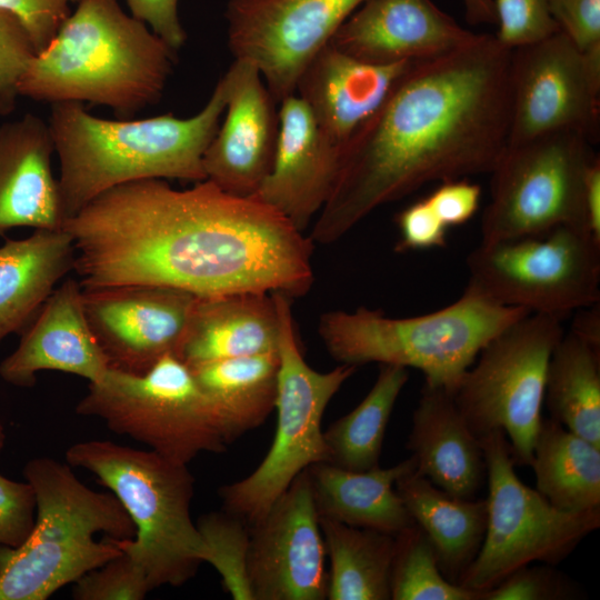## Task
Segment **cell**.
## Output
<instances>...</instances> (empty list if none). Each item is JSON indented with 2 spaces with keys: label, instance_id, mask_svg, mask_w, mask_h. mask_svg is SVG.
<instances>
[{
  "label": "cell",
  "instance_id": "6da1fadb",
  "mask_svg": "<svg viewBox=\"0 0 600 600\" xmlns=\"http://www.w3.org/2000/svg\"><path fill=\"white\" fill-rule=\"evenodd\" d=\"M82 289L150 284L196 297L283 292L313 281V241L256 197L209 180L184 190L164 179L116 186L68 219Z\"/></svg>",
  "mask_w": 600,
  "mask_h": 600
},
{
  "label": "cell",
  "instance_id": "7a4b0ae2",
  "mask_svg": "<svg viewBox=\"0 0 600 600\" xmlns=\"http://www.w3.org/2000/svg\"><path fill=\"white\" fill-rule=\"evenodd\" d=\"M511 54L483 33L413 61L346 146L311 240L333 243L427 183L490 173L509 140Z\"/></svg>",
  "mask_w": 600,
  "mask_h": 600
},
{
  "label": "cell",
  "instance_id": "3957f363",
  "mask_svg": "<svg viewBox=\"0 0 600 600\" xmlns=\"http://www.w3.org/2000/svg\"><path fill=\"white\" fill-rule=\"evenodd\" d=\"M227 104L222 76L201 110L188 118L166 113L106 119L82 103L51 104L48 124L58 156L66 221L102 192L144 179L206 180L203 154Z\"/></svg>",
  "mask_w": 600,
  "mask_h": 600
},
{
  "label": "cell",
  "instance_id": "277c9868",
  "mask_svg": "<svg viewBox=\"0 0 600 600\" xmlns=\"http://www.w3.org/2000/svg\"><path fill=\"white\" fill-rule=\"evenodd\" d=\"M177 52L118 0H80L22 73L19 96L40 103L78 102L131 119L157 104Z\"/></svg>",
  "mask_w": 600,
  "mask_h": 600
},
{
  "label": "cell",
  "instance_id": "5b68a950",
  "mask_svg": "<svg viewBox=\"0 0 600 600\" xmlns=\"http://www.w3.org/2000/svg\"><path fill=\"white\" fill-rule=\"evenodd\" d=\"M23 477L36 494V521L18 548L0 546V600H47L122 551L134 524L113 493L82 483L71 466L34 458Z\"/></svg>",
  "mask_w": 600,
  "mask_h": 600
},
{
  "label": "cell",
  "instance_id": "8992f818",
  "mask_svg": "<svg viewBox=\"0 0 600 600\" xmlns=\"http://www.w3.org/2000/svg\"><path fill=\"white\" fill-rule=\"evenodd\" d=\"M64 457L94 474L131 518L134 537L113 541L141 568L151 590L180 587L196 576L204 543L191 519L194 478L188 464L108 440L77 442Z\"/></svg>",
  "mask_w": 600,
  "mask_h": 600
},
{
  "label": "cell",
  "instance_id": "52a82bcc",
  "mask_svg": "<svg viewBox=\"0 0 600 600\" xmlns=\"http://www.w3.org/2000/svg\"><path fill=\"white\" fill-rule=\"evenodd\" d=\"M529 313L466 288L453 303L422 316L390 318L366 307L329 311L320 317L318 332L340 364L414 368L423 373L424 384L452 393L482 348Z\"/></svg>",
  "mask_w": 600,
  "mask_h": 600
},
{
  "label": "cell",
  "instance_id": "ba28073f",
  "mask_svg": "<svg viewBox=\"0 0 600 600\" xmlns=\"http://www.w3.org/2000/svg\"><path fill=\"white\" fill-rule=\"evenodd\" d=\"M76 412L183 464L202 452L221 453L231 443L218 408L176 354L141 374L109 368L89 382Z\"/></svg>",
  "mask_w": 600,
  "mask_h": 600
},
{
  "label": "cell",
  "instance_id": "9c48e42d",
  "mask_svg": "<svg viewBox=\"0 0 600 600\" xmlns=\"http://www.w3.org/2000/svg\"><path fill=\"white\" fill-rule=\"evenodd\" d=\"M271 293L280 318L273 441L249 476L219 489L223 510L249 524L262 518L302 471L328 462L322 417L332 397L357 369L349 364H339L328 372L312 369L299 347L291 297Z\"/></svg>",
  "mask_w": 600,
  "mask_h": 600
},
{
  "label": "cell",
  "instance_id": "30bf717a",
  "mask_svg": "<svg viewBox=\"0 0 600 600\" xmlns=\"http://www.w3.org/2000/svg\"><path fill=\"white\" fill-rule=\"evenodd\" d=\"M479 440L488 480L487 528L478 554L458 583L477 593L533 562L560 563L600 527V508L563 511L524 484L514 471L510 443L502 430Z\"/></svg>",
  "mask_w": 600,
  "mask_h": 600
},
{
  "label": "cell",
  "instance_id": "8fae6325",
  "mask_svg": "<svg viewBox=\"0 0 600 600\" xmlns=\"http://www.w3.org/2000/svg\"><path fill=\"white\" fill-rule=\"evenodd\" d=\"M561 321L541 313L514 321L482 348L452 392L476 437L506 433L518 466L532 461L549 361L564 333Z\"/></svg>",
  "mask_w": 600,
  "mask_h": 600
},
{
  "label": "cell",
  "instance_id": "7c38bea8",
  "mask_svg": "<svg viewBox=\"0 0 600 600\" xmlns=\"http://www.w3.org/2000/svg\"><path fill=\"white\" fill-rule=\"evenodd\" d=\"M592 144L570 131L507 144L490 171L480 243L541 236L562 226L589 230L586 182L599 158Z\"/></svg>",
  "mask_w": 600,
  "mask_h": 600
},
{
  "label": "cell",
  "instance_id": "4fadbf2b",
  "mask_svg": "<svg viewBox=\"0 0 600 600\" xmlns=\"http://www.w3.org/2000/svg\"><path fill=\"white\" fill-rule=\"evenodd\" d=\"M467 268L466 288L500 306L563 320L600 302V240L584 227L480 243Z\"/></svg>",
  "mask_w": 600,
  "mask_h": 600
},
{
  "label": "cell",
  "instance_id": "5bb4252c",
  "mask_svg": "<svg viewBox=\"0 0 600 600\" xmlns=\"http://www.w3.org/2000/svg\"><path fill=\"white\" fill-rule=\"evenodd\" d=\"M508 144L570 131L600 133V48L579 50L561 31L512 49Z\"/></svg>",
  "mask_w": 600,
  "mask_h": 600
},
{
  "label": "cell",
  "instance_id": "9a60e30c",
  "mask_svg": "<svg viewBox=\"0 0 600 600\" xmlns=\"http://www.w3.org/2000/svg\"><path fill=\"white\" fill-rule=\"evenodd\" d=\"M367 0H229L228 47L251 62L276 103L294 94L312 58Z\"/></svg>",
  "mask_w": 600,
  "mask_h": 600
},
{
  "label": "cell",
  "instance_id": "2e32d148",
  "mask_svg": "<svg viewBox=\"0 0 600 600\" xmlns=\"http://www.w3.org/2000/svg\"><path fill=\"white\" fill-rule=\"evenodd\" d=\"M249 526L253 600L327 599V556L307 469Z\"/></svg>",
  "mask_w": 600,
  "mask_h": 600
},
{
  "label": "cell",
  "instance_id": "e0dca14e",
  "mask_svg": "<svg viewBox=\"0 0 600 600\" xmlns=\"http://www.w3.org/2000/svg\"><path fill=\"white\" fill-rule=\"evenodd\" d=\"M196 298L150 284L82 289L84 314L109 368L136 374L167 354L178 357Z\"/></svg>",
  "mask_w": 600,
  "mask_h": 600
},
{
  "label": "cell",
  "instance_id": "ac0fdd59",
  "mask_svg": "<svg viewBox=\"0 0 600 600\" xmlns=\"http://www.w3.org/2000/svg\"><path fill=\"white\" fill-rule=\"evenodd\" d=\"M223 77L224 118L203 154V170L223 191L251 197L272 167L279 126L276 101L249 61L234 59Z\"/></svg>",
  "mask_w": 600,
  "mask_h": 600
},
{
  "label": "cell",
  "instance_id": "d6986e66",
  "mask_svg": "<svg viewBox=\"0 0 600 600\" xmlns=\"http://www.w3.org/2000/svg\"><path fill=\"white\" fill-rule=\"evenodd\" d=\"M280 103L272 167L252 197L303 232L332 190L342 152L327 139L298 94Z\"/></svg>",
  "mask_w": 600,
  "mask_h": 600
},
{
  "label": "cell",
  "instance_id": "ffe728a7",
  "mask_svg": "<svg viewBox=\"0 0 600 600\" xmlns=\"http://www.w3.org/2000/svg\"><path fill=\"white\" fill-rule=\"evenodd\" d=\"M477 36L432 0H367L329 43L361 61L391 64L449 52Z\"/></svg>",
  "mask_w": 600,
  "mask_h": 600
},
{
  "label": "cell",
  "instance_id": "44dd1931",
  "mask_svg": "<svg viewBox=\"0 0 600 600\" xmlns=\"http://www.w3.org/2000/svg\"><path fill=\"white\" fill-rule=\"evenodd\" d=\"M108 369V359L84 314L82 287L67 278L24 329L16 350L0 362V377L12 386L31 388L42 370L96 382Z\"/></svg>",
  "mask_w": 600,
  "mask_h": 600
},
{
  "label": "cell",
  "instance_id": "7402d4cb",
  "mask_svg": "<svg viewBox=\"0 0 600 600\" xmlns=\"http://www.w3.org/2000/svg\"><path fill=\"white\" fill-rule=\"evenodd\" d=\"M412 62L369 63L328 43L301 73L296 94L327 139L343 152Z\"/></svg>",
  "mask_w": 600,
  "mask_h": 600
},
{
  "label": "cell",
  "instance_id": "603a6c76",
  "mask_svg": "<svg viewBox=\"0 0 600 600\" xmlns=\"http://www.w3.org/2000/svg\"><path fill=\"white\" fill-rule=\"evenodd\" d=\"M54 142L40 117L26 113L0 124V234L18 228L63 229Z\"/></svg>",
  "mask_w": 600,
  "mask_h": 600
},
{
  "label": "cell",
  "instance_id": "cb8c5ba5",
  "mask_svg": "<svg viewBox=\"0 0 600 600\" xmlns=\"http://www.w3.org/2000/svg\"><path fill=\"white\" fill-rule=\"evenodd\" d=\"M407 448L417 473L452 497L477 498L487 478L484 454L451 392L423 386Z\"/></svg>",
  "mask_w": 600,
  "mask_h": 600
},
{
  "label": "cell",
  "instance_id": "d4e9b609",
  "mask_svg": "<svg viewBox=\"0 0 600 600\" xmlns=\"http://www.w3.org/2000/svg\"><path fill=\"white\" fill-rule=\"evenodd\" d=\"M280 318L272 293L197 297L178 357L188 366L278 352Z\"/></svg>",
  "mask_w": 600,
  "mask_h": 600
},
{
  "label": "cell",
  "instance_id": "484cf974",
  "mask_svg": "<svg viewBox=\"0 0 600 600\" xmlns=\"http://www.w3.org/2000/svg\"><path fill=\"white\" fill-rule=\"evenodd\" d=\"M76 251L64 230L36 229L0 246V343L22 333L57 288L74 270Z\"/></svg>",
  "mask_w": 600,
  "mask_h": 600
},
{
  "label": "cell",
  "instance_id": "4316f807",
  "mask_svg": "<svg viewBox=\"0 0 600 600\" xmlns=\"http://www.w3.org/2000/svg\"><path fill=\"white\" fill-rule=\"evenodd\" d=\"M412 470V457L367 471H350L329 462L307 469L319 518L392 536L414 524L396 491L397 480Z\"/></svg>",
  "mask_w": 600,
  "mask_h": 600
},
{
  "label": "cell",
  "instance_id": "83f0119b",
  "mask_svg": "<svg viewBox=\"0 0 600 600\" xmlns=\"http://www.w3.org/2000/svg\"><path fill=\"white\" fill-rule=\"evenodd\" d=\"M396 491L430 541L442 574L458 584L481 548L487 500L452 497L416 470L397 480Z\"/></svg>",
  "mask_w": 600,
  "mask_h": 600
},
{
  "label": "cell",
  "instance_id": "f1b7e54d",
  "mask_svg": "<svg viewBox=\"0 0 600 600\" xmlns=\"http://www.w3.org/2000/svg\"><path fill=\"white\" fill-rule=\"evenodd\" d=\"M189 367L222 416L231 442L261 426L276 407L278 352Z\"/></svg>",
  "mask_w": 600,
  "mask_h": 600
},
{
  "label": "cell",
  "instance_id": "f546056e",
  "mask_svg": "<svg viewBox=\"0 0 600 600\" xmlns=\"http://www.w3.org/2000/svg\"><path fill=\"white\" fill-rule=\"evenodd\" d=\"M530 466L537 490L553 507L570 512L600 508V448L558 421L542 419Z\"/></svg>",
  "mask_w": 600,
  "mask_h": 600
},
{
  "label": "cell",
  "instance_id": "4dcf8cb0",
  "mask_svg": "<svg viewBox=\"0 0 600 600\" xmlns=\"http://www.w3.org/2000/svg\"><path fill=\"white\" fill-rule=\"evenodd\" d=\"M329 558L328 600H389L394 536L319 518Z\"/></svg>",
  "mask_w": 600,
  "mask_h": 600
},
{
  "label": "cell",
  "instance_id": "1f68e13d",
  "mask_svg": "<svg viewBox=\"0 0 600 600\" xmlns=\"http://www.w3.org/2000/svg\"><path fill=\"white\" fill-rule=\"evenodd\" d=\"M550 418L600 448V347L563 333L547 371Z\"/></svg>",
  "mask_w": 600,
  "mask_h": 600
},
{
  "label": "cell",
  "instance_id": "d6a6232c",
  "mask_svg": "<svg viewBox=\"0 0 600 600\" xmlns=\"http://www.w3.org/2000/svg\"><path fill=\"white\" fill-rule=\"evenodd\" d=\"M408 378L407 368L380 364L376 382L362 401L323 431L329 463L350 471L379 466L386 429Z\"/></svg>",
  "mask_w": 600,
  "mask_h": 600
},
{
  "label": "cell",
  "instance_id": "836d02e7",
  "mask_svg": "<svg viewBox=\"0 0 600 600\" xmlns=\"http://www.w3.org/2000/svg\"><path fill=\"white\" fill-rule=\"evenodd\" d=\"M392 600H477L478 593L442 574L433 548L414 523L394 536L390 572Z\"/></svg>",
  "mask_w": 600,
  "mask_h": 600
},
{
  "label": "cell",
  "instance_id": "e575fe53",
  "mask_svg": "<svg viewBox=\"0 0 600 600\" xmlns=\"http://www.w3.org/2000/svg\"><path fill=\"white\" fill-rule=\"evenodd\" d=\"M196 524L204 543L203 562L217 570L232 599L253 600L248 578L249 523L223 510L199 517Z\"/></svg>",
  "mask_w": 600,
  "mask_h": 600
},
{
  "label": "cell",
  "instance_id": "d590c367",
  "mask_svg": "<svg viewBox=\"0 0 600 600\" xmlns=\"http://www.w3.org/2000/svg\"><path fill=\"white\" fill-rule=\"evenodd\" d=\"M152 591L141 568L124 552L73 583L76 600H142Z\"/></svg>",
  "mask_w": 600,
  "mask_h": 600
},
{
  "label": "cell",
  "instance_id": "8d00e7d4",
  "mask_svg": "<svg viewBox=\"0 0 600 600\" xmlns=\"http://www.w3.org/2000/svg\"><path fill=\"white\" fill-rule=\"evenodd\" d=\"M497 40L509 49L542 40L557 31L549 0H493Z\"/></svg>",
  "mask_w": 600,
  "mask_h": 600
},
{
  "label": "cell",
  "instance_id": "74e56055",
  "mask_svg": "<svg viewBox=\"0 0 600 600\" xmlns=\"http://www.w3.org/2000/svg\"><path fill=\"white\" fill-rule=\"evenodd\" d=\"M551 564L522 567L493 588L478 593V600H564L579 597L577 587Z\"/></svg>",
  "mask_w": 600,
  "mask_h": 600
},
{
  "label": "cell",
  "instance_id": "f35d334b",
  "mask_svg": "<svg viewBox=\"0 0 600 600\" xmlns=\"http://www.w3.org/2000/svg\"><path fill=\"white\" fill-rule=\"evenodd\" d=\"M34 54L21 23L0 10V117L16 109L19 80Z\"/></svg>",
  "mask_w": 600,
  "mask_h": 600
},
{
  "label": "cell",
  "instance_id": "ab89813d",
  "mask_svg": "<svg viewBox=\"0 0 600 600\" xmlns=\"http://www.w3.org/2000/svg\"><path fill=\"white\" fill-rule=\"evenodd\" d=\"M36 509L31 484L0 473V546L18 548L24 543L34 526Z\"/></svg>",
  "mask_w": 600,
  "mask_h": 600
},
{
  "label": "cell",
  "instance_id": "60d3db41",
  "mask_svg": "<svg viewBox=\"0 0 600 600\" xmlns=\"http://www.w3.org/2000/svg\"><path fill=\"white\" fill-rule=\"evenodd\" d=\"M80 0H0V10L12 14L24 28L36 53L51 42Z\"/></svg>",
  "mask_w": 600,
  "mask_h": 600
},
{
  "label": "cell",
  "instance_id": "b9f144b4",
  "mask_svg": "<svg viewBox=\"0 0 600 600\" xmlns=\"http://www.w3.org/2000/svg\"><path fill=\"white\" fill-rule=\"evenodd\" d=\"M398 252L443 248L447 246L448 227L437 217L427 200L420 199L396 217Z\"/></svg>",
  "mask_w": 600,
  "mask_h": 600
},
{
  "label": "cell",
  "instance_id": "7bdbcfd3",
  "mask_svg": "<svg viewBox=\"0 0 600 600\" xmlns=\"http://www.w3.org/2000/svg\"><path fill=\"white\" fill-rule=\"evenodd\" d=\"M549 12L579 50L600 48V0H549Z\"/></svg>",
  "mask_w": 600,
  "mask_h": 600
},
{
  "label": "cell",
  "instance_id": "ee69618b",
  "mask_svg": "<svg viewBox=\"0 0 600 600\" xmlns=\"http://www.w3.org/2000/svg\"><path fill=\"white\" fill-rule=\"evenodd\" d=\"M481 187L467 178L440 182L424 199L448 227L461 226L477 213Z\"/></svg>",
  "mask_w": 600,
  "mask_h": 600
},
{
  "label": "cell",
  "instance_id": "f6af8a7d",
  "mask_svg": "<svg viewBox=\"0 0 600 600\" xmlns=\"http://www.w3.org/2000/svg\"><path fill=\"white\" fill-rule=\"evenodd\" d=\"M130 14L140 20L178 52L187 42V32L178 13L179 0H124Z\"/></svg>",
  "mask_w": 600,
  "mask_h": 600
},
{
  "label": "cell",
  "instance_id": "bcb514c9",
  "mask_svg": "<svg viewBox=\"0 0 600 600\" xmlns=\"http://www.w3.org/2000/svg\"><path fill=\"white\" fill-rule=\"evenodd\" d=\"M584 207L589 231L600 240V159L591 166L584 191Z\"/></svg>",
  "mask_w": 600,
  "mask_h": 600
},
{
  "label": "cell",
  "instance_id": "7dc6e473",
  "mask_svg": "<svg viewBox=\"0 0 600 600\" xmlns=\"http://www.w3.org/2000/svg\"><path fill=\"white\" fill-rule=\"evenodd\" d=\"M600 302L577 311L570 331L600 347Z\"/></svg>",
  "mask_w": 600,
  "mask_h": 600
},
{
  "label": "cell",
  "instance_id": "c3c4849f",
  "mask_svg": "<svg viewBox=\"0 0 600 600\" xmlns=\"http://www.w3.org/2000/svg\"><path fill=\"white\" fill-rule=\"evenodd\" d=\"M466 9V19L473 26L497 24L493 0H462Z\"/></svg>",
  "mask_w": 600,
  "mask_h": 600
},
{
  "label": "cell",
  "instance_id": "681fc988",
  "mask_svg": "<svg viewBox=\"0 0 600 600\" xmlns=\"http://www.w3.org/2000/svg\"><path fill=\"white\" fill-rule=\"evenodd\" d=\"M6 441V433L2 423L0 422V451L2 450Z\"/></svg>",
  "mask_w": 600,
  "mask_h": 600
}]
</instances>
